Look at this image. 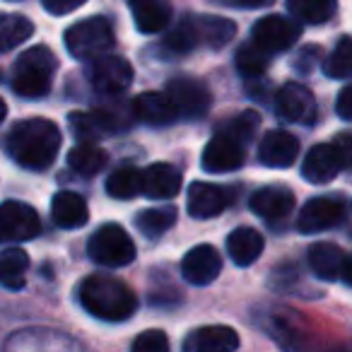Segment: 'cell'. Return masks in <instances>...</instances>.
Wrapping results in <instances>:
<instances>
[{"label": "cell", "instance_id": "obj_1", "mask_svg": "<svg viewBox=\"0 0 352 352\" xmlns=\"http://www.w3.org/2000/svg\"><path fill=\"white\" fill-rule=\"evenodd\" d=\"M60 150V131L49 118L20 121L8 135V152L20 166L41 171L54 164Z\"/></svg>", "mask_w": 352, "mask_h": 352}, {"label": "cell", "instance_id": "obj_2", "mask_svg": "<svg viewBox=\"0 0 352 352\" xmlns=\"http://www.w3.org/2000/svg\"><path fill=\"white\" fill-rule=\"evenodd\" d=\"M80 304L102 321H126L135 314L138 297L126 283L111 275H89L80 285Z\"/></svg>", "mask_w": 352, "mask_h": 352}, {"label": "cell", "instance_id": "obj_3", "mask_svg": "<svg viewBox=\"0 0 352 352\" xmlns=\"http://www.w3.org/2000/svg\"><path fill=\"white\" fill-rule=\"evenodd\" d=\"M58 68L54 51L46 46H32L17 58L12 89L25 99H39L51 92V80Z\"/></svg>", "mask_w": 352, "mask_h": 352}, {"label": "cell", "instance_id": "obj_4", "mask_svg": "<svg viewBox=\"0 0 352 352\" xmlns=\"http://www.w3.org/2000/svg\"><path fill=\"white\" fill-rule=\"evenodd\" d=\"M116 44V34L107 17H87L65 32V49L78 60H94L109 54Z\"/></svg>", "mask_w": 352, "mask_h": 352}, {"label": "cell", "instance_id": "obj_5", "mask_svg": "<svg viewBox=\"0 0 352 352\" xmlns=\"http://www.w3.org/2000/svg\"><path fill=\"white\" fill-rule=\"evenodd\" d=\"M87 254L94 263L104 265V268H123V265L133 263L135 258V244L128 236V232L118 225H104L89 236Z\"/></svg>", "mask_w": 352, "mask_h": 352}, {"label": "cell", "instance_id": "obj_6", "mask_svg": "<svg viewBox=\"0 0 352 352\" xmlns=\"http://www.w3.org/2000/svg\"><path fill=\"white\" fill-rule=\"evenodd\" d=\"M302 36V25L294 20H287L283 15H268L261 17L251 30V44H256L258 49H263L265 54H280L287 51L297 44V39Z\"/></svg>", "mask_w": 352, "mask_h": 352}, {"label": "cell", "instance_id": "obj_7", "mask_svg": "<svg viewBox=\"0 0 352 352\" xmlns=\"http://www.w3.org/2000/svg\"><path fill=\"white\" fill-rule=\"evenodd\" d=\"M39 232H41V220L32 206L17 201H6L0 206V244L30 241Z\"/></svg>", "mask_w": 352, "mask_h": 352}, {"label": "cell", "instance_id": "obj_8", "mask_svg": "<svg viewBox=\"0 0 352 352\" xmlns=\"http://www.w3.org/2000/svg\"><path fill=\"white\" fill-rule=\"evenodd\" d=\"M166 94H169L171 104H174L176 113L182 118H201L208 113L212 104L210 89L193 78H174L166 85Z\"/></svg>", "mask_w": 352, "mask_h": 352}, {"label": "cell", "instance_id": "obj_9", "mask_svg": "<svg viewBox=\"0 0 352 352\" xmlns=\"http://www.w3.org/2000/svg\"><path fill=\"white\" fill-rule=\"evenodd\" d=\"M275 113L283 121L309 126V123L316 121L318 107L309 87H304L299 82H285L275 94Z\"/></svg>", "mask_w": 352, "mask_h": 352}, {"label": "cell", "instance_id": "obj_10", "mask_svg": "<svg viewBox=\"0 0 352 352\" xmlns=\"http://www.w3.org/2000/svg\"><path fill=\"white\" fill-rule=\"evenodd\" d=\"M89 82L99 94H121L133 82V68L121 56H99L89 65Z\"/></svg>", "mask_w": 352, "mask_h": 352}, {"label": "cell", "instance_id": "obj_11", "mask_svg": "<svg viewBox=\"0 0 352 352\" xmlns=\"http://www.w3.org/2000/svg\"><path fill=\"white\" fill-rule=\"evenodd\" d=\"M345 215V208L336 196H318L304 203L297 217V230L304 234H318L336 227Z\"/></svg>", "mask_w": 352, "mask_h": 352}, {"label": "cell", "instance_id": "obj_12", "mask_svg": "<svg viewBox=\"0 0 352 352\" xmlns=\"http://www.w3.org/2000/svg\"><path fill=\"white\" fill-rule=\"evenodd\" d=\"M232 203V191L225 186L208 182H196L188 186V215L198 217V220H210V217L220 215L230 208Z\"/></svg>", "mask_w": 352, "mask_h": 352}, {"label": "cell", "instance_id": "obj_13", "mask_svg": "<svg viewBox=\"0 0 352 352\" xmlns=\"http://www.w3.org/2000/svg\"><path fill=\"white\" fill-rule=\"evenodd\" d=\"M201 164L208 174H230L244 164V147L227 133H220L212 140H208Z\"/></svg>", "mask_w": 352, "mask_h": 352}, {"label": "cell", "instance_id": "obj_14", "mask_svg": "<svg viewBox=\"0 0 352 352\" xmlns=\"http://www.w3.org/2000/svg\"><path fill=\"white\" fill-rule=\"evenodd\" d=\"M222 270V256L215 246L201 244L191 249L182 261V273L191 285H210Z\"/></svg>", "mask_w": 352, "mask_h": 352}, {"label": "cell", "instance_id": "obj_15", "mask_svg": "<svg viewBox=\"0 0 352 352\" xmlns=\"http://www.w3.org/2000/svg\"><path fill=\"white\" fill-rule=\"evenodd\" d=\"M342 169L345 166H342V160L333 142H321V145L311 147L302 162V176L309 184H328Z\"/></svg>", "mask_w": 352, "mask_h": 352}, {"label": "cell", "instance_id": "obj_16", "mask_svg": "<svg viewBox=\"0 0 352 352\" xmlns=\"http://www.w3.org/2000/svg\"><path fill=\"white\" fill-rule=\"evenodd\" d=\"M299 155V140L287 131H268L258 145V157L270 169H287Z\"/></svg>", "mask_w": 352, "mask_h": 352}, {"label": "cell", "instance_id": "obj_17", "mask_svg": "<svg viewBox=\"0 0 352 352\" xmlns=\"http://www.w3.org/2000/svg\"><path fill=\"white\" fill-rule=\"evenodd\" d=\"M133 113H135L138 121H142L145 126L162 128L171 126V123L179 118L174 104H171L169 94L162 92H142L133 99Z\"/></svg>", "mask_w": 352, "mask_h": 352}, {"label": "cell", "instance_id": "obj_18", "mask_svg": "<svg viewBox=\"0 0 352 352\" xmlns=\"http://www.w3.org/2000/svg\"><path fill=\"white\" fill-rule=\"evenodd\" d=\"M239 347V336L230 326H206L184 340L186 352H230Z\"/></svg>", "mask_w": 352, "mask_h": 352}, {"label": "cell", "instance_id": "obj_19", "mask_svg": "<svg viewBox=\"0 0 352 352\" xmlns=\"http://www.w3.org/2000/svg\"><path fill=\"white\" fill-rule=\"evenodd\" d=\"M249 206L263 220H283L292 212L294 193L287 186H263L251 196Z\"/></svg>", "mask_w": 352, "mask_h": 352}, {"label": "cell", "instance_id": "obj_20", "mask_svg": "<svg viewBox=\"0 0 352 352\" xmlns=\"http://www.w3.org/2000/svg\"><path fill=\"white\" fill-rule=\"evenodd\" d=\"M182 191V171L174 164H150L142 171V188L140 193H145L147 198H174Z\"/></svg>", "mask_w": 352, "mask_h": 352}, {"label": "cell", "instance_id": "obj_21", "mask_svg": "<svg viewBox=\"0 0 352 352\" xmlns=\"http://www.w3.org/2000/svg\"><path fill=\"white\" fill-rule=\"evenodd\" d=\"M51 215H54V222L60 230H80V227L87 225L89 208L82 196L73 191H60L51 201Z\"/></svg>", "mask_w": 352, "mask_h": 352}, {"label": "cell", "instance_id": "obj_22", "mask_svg": "<svg viewBox=\"0 0 352 352\" xmlns=\"http://www.w3.org/2000/svg\"><path fill=\"white\" fill-rule=\"evenodd\" d=\"M68 121L70 131L82 142H97L99 138L109 135L118 128L116 118L109 111H102V109H97V111H73Z\"/></svg>", "mask_w": 352, "mask_h": 352}, {"label": "cell", "instance_id": "obj_23", "mask_svg": "<svg viewBox=\"0 0 352 352\" xmlns=\"http://www.w3.org/2000/svg\"><path fill=\"white\" fill-rule=\"evenodd\" d=\"M135 27L142 34H157L171 20V8L166 0H128Z\"/></svg>", "mask_w": 352, "mask_h": 352}, {"label": "cell", "instance_id": "obj_24", "mask_svg": "<svg viewBox=\"0 0 352 352\" xmlns=\"http://www.w3.org/2000/svg\"><path fill=\"white\" fill-rule=\"evenodd\" d=\"M263 234L258 230H254V227H239V230H234L227 236V254L241 268L258 261V256L263 254Z\"/></svg>", "mask_w": 352, "mask_h": 352}, {"label": "cell", "instance_id": "obj_25", "mask_svg": "<svg viewBox=\"0 0 352 352\" xmlns=\"http://www.w3.org/2000/svg\"><path fill=\"white\" fill-rule=\"evenodd\" d=\"M193 25V32L198 36V44H206L210 49H220V46L230 44L236 34V25L225 17L215 15H193L188 17Z\"/></svg>", "mask_w": 352, "mask_h": 352}, {"label": "cell", "instance_id": "obj_26", "mask_svg": "<svg viewBox=\"0 0 352 352\" xmlns=\"http://www.w3.org/2000/svg\"><path fill=\"white\" fill-rule=\"evenodd\" d=\"M342 263H345V254L336 244L318 241L309 249V265L321 280H340Z\"/></svg>", "mask_w": 352, "mask_h": 352}, {"label": "cell", "instance_id": "obj_27", "mask_svg": "<svg viewBox=\"0 0 352 352\" xmlns=\"http://www.w3.org/2000/svg\"><path fill=\"white\" fill-rule=\"evenodd\" d=\"M30 270V256L22 249L0 251V285L8 289L25 287V275Z\"/></svg>", "mask_w": 352, "mask_h": 352}, {"label": "cell", "instance_id": "obj_28", "mask_svg": "<svg viewBox=\"0 0 352 352\" xmlns=\"http://www.w3.org/2000/svg\"><path fill=\"white\" fill-rule=\"evenodd\" d=\"M32 34H34L32 20H27L22 15L0 12V54L25 44L27 39H32Z\"/></svg>", "mask_w": 352, "mask_h": 352}, {"label": "cell", "instance_id": "obj_29", "mask_svg": "<svg viewBox=\"0 0 352 352\" xmlns=\"http://www.w3.org/2000/svg\"><path fill=\"white\" fill-rule=\"evenodd\" d=\"M68 164L73 171L82 176H94L107 164V152L97 147L94 142H80L68 152Z\"/></svg>", "mask_w": 352, "mask_h": 352}, {"label": "cell", "instance_id": "obj_30", "mask_svg": "<svg viewBox=\"0 0 352 352\" xmlns=\"http://www.w3.org/2000/svg\"><path fill=\"white\" fill-rule=\"evenodd\" d=\"M176 215H179V210L174 206L150 208V210H142L138 215L135 225L147 239H157V236H162L164 232H169L176 225Z\"/></svg>", "mask_w": 352, "mask_h": 352}, {"label": "cell", "instance_id": "obj_31", "mask_svg": "<svg viewBox=\"0 0 352 352\" xmlns=\"http://www.w3.org/2000/svg\"><path fill=\"white\" fill-rule=\"evenodd\" d=\"M338 0H287V8L297 20L307 25H323L336 15Z\"/></svg>", "mask_w": 352, "mask_h": 352}, {"label": "cell", "instance_id": "obj_32", "mask_svg": "<svg viewBox=\"0 0 352 352\" xmlns=\"http://www.w3.org/2000/svg\"><path fill=\"white\" fill-rule=\"evenodd\" d=\"M142 188V171L135 166H121L107 179V193L118 201H128V198L138 196Z\"/></svg>", "mask_w": 352, "mask_h": 352}, {"label": "cell", "instance_id": "obj_33", "mask_svg": "<svg viewBox=\"0 0 352 352\" xmlns=\"http://www.w3.org/2000/svg\"><path fill=\"white\" fill-rule=\"evenodd\" d=\"M323 73L331 80H350L352 78V39L342 36L336 44L333 54L323 63Z\"/></svg>", "mask_w": 352, "mask_h": 352}, {"label": "cell", "instance_id": "obj_34", "mask_svg": "<svg viewBox=\"0 0 352 352\" xmlns=\"http://www.w3.org/2000/svg\"><path fill=\"white\" fill-rule=\"evenodd\" d=\"M268 56L263 49H258L256 44H249L244 46V49H239V54H236V68H239V73L244 75V78H258V75L265 73V68H268Z\"/></svg>", "mask_w": 352, "mask_h": 352}, {"label": "cell", "instance_id": "obj_35", "mask_svg": "<svg viewBox=\"0 0 352 352\" xmlns=\"http://www.w3.org/2000/svg\"><path fill=\"white\" fill-rule=\"evenodd\" d=\"M261 126V116L256 111H251V109H246V111H241L239 116H234L230 123H227L225 133L230 138H234L236 142H241V145H246V142L254 140L256 131H258Z\"/></svg>", "mask_w": 352, "mask_h": 352}, {"label": "cell", "instance_id": "obj_36", "mask_svg": "<svg viewBox=\"0 0 352 352\" xmlns=\"http://www.w3.org/2000/svg\"><path fill=\"white\" fill-rule=\"evenodd\" d=\"M164 46L169 51H174V54H188V51H193L198 46V36L196 32H193V25L191 20H184L179 27H174V30L169 32V36L164 39Z\"/></svg>", "mask_w": 352, "mask_h": 352}, {"label": "cell", "instance_id": "obj_37", "mask_svg": "<svg viewBox=\"0 0 352 352\" xmlns=\"http://www.w3.org/2000/svg\"><path fill=\"white\" fill-rule=\"evenodd\" d=\"M169 340L162 331H145L133 340V352H166Z\"/></svg>", "mask_w": 352, "mask_h": 352}, {"label": "cell", "instance_id": "obj_38", "mask_svg": "<svg viewBox=\"0 0 352 352\" xmlns=\"http://www.w3.org/2000/svg\"><path fill=\"white\" fill-rule=\"evenodd\" d=\"M41 3L51 15H68V12L78 10L80 6H85L87 0H41Z\"/></svg>", "mask_w": 352, "mask_h": 352}, {"label": "cell", "instance_id": "obj_39", "mask_svg": "<svg viewBox=\"0 0 352 352\" xmlns=\"http://www.w3.org/2000/svg\"><path fill=\"white\" fill-rule=\"evenodd\" d=\"M333 145H336L338 155L342 160V166H352V133H338L333 138Z\"/></svg>", "mask_w": 352, "mask_h": 352}, {"label": "cell", "instance_id": "obj_40", "mask_svg": "<svg viewBox=\"0 0 352 352\" xmlns=\"http://www.w3.org/2000/svg\"><path fill=\"white\" fill-rule=\"evenodd\" d=\"M336 111L340 118L345 121H352V85H345L338 94V102H336Z\"/></svg>", "mask_w": 352, "mask_h": 352}, {"label": "cell", "instance_id": "obj_41", "mask_svg": "<svg viewBox=\"0 0 352 352\" xmlns=\"http://www.w3.org/2000/svg\"><path fill=\"white\" fill-rule=\"evenodd\" d=\"M321 58V49L318 46H307V49L302 51V56H299V63L297 68L302 70V73H311L314 63Z\"/></svg>", "mask_w": 352, "mask_h": 352}, {"label": "cell", "instance_id": "obj_42", "mask_svg": "<svg viewBox=\"0 0 352 352\" xmlns=\"http://www.w3.org/2000/svg\"><path fill=\"white\" fill-rule=\"evenodd\" d=\"M234 3L241 8H268L273 6L275 0H234Z\"/></svg>", "mask_w": 352, "mask_h": 352}, {"label": "cell", "instance_id": "obj_43", "mask_svg": "<svg viewBox=\"0 0 352 352\" xmlns=\"http://www.w3.org/2000/svg\"><path fill=\"white\" fill-rule=\"evenodd\" d=\"M340 280H345V285H350L352 287V258H345V263H342Z\"/></svg>", "mask_w": 352, "mask_h": 352}, {"label": "cell", "instance_id": "obj_44", "mask_svg": "<svg viewBox=\"0 0 352 352\" xmlns=\"http://www.w3.org/2000/svg\"><path fill=\"white\" fill-rule=\"evenodd\" d=\"M6 116H8V107H6V102L0 99V123L6 121Z\"/></svg>", "mask_w": 352, "mask_h": 352}]
</instances>
